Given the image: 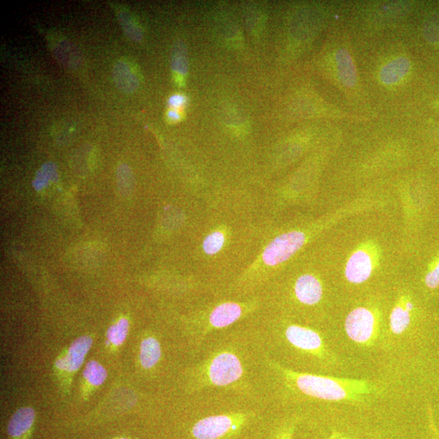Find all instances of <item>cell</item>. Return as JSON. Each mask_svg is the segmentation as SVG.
<instances>
[{
    "label": "cell",
    "instance_id": "cell-5",
    "mask_svg": "<svg viewBox=\"0 0 439 439\" xmlns=\"http://www.w3.org/2000/svg\"><path fill=\"white\" fill-rule=\"evenodd\" d=\"M305 236L302 232L293 231L276 238L268 245L263 253L264 262L268 265H277L292 257L303 246Z\"/></svg>",
    "mask_w": 439,
    "mask_h": 439
},
{
    "label": "cell",
    "instance_id": "cell-7",
    "mask_svg": "<svg viewBox=\"0 0 439 439\" xmlns=\"http://www.w3.org/2000/svg\"><path fill=\"white\" fill-rule=\"evenodd\" d=\"M243 309L236 303H224L217 306L208 315V323L203 331L208 333L209 331L221 330L236 323L242 318Z\"/></svg>",
    "mask_w": 439,
    "mask_h": 439
},
{
    "label": "cell",
    "instance_id": "cell-14",
    "mask_svg": "<svg viewBox=\"0 0 439 439\" xmlns=\"http://www.w3.org/2000/svg\"><path fill=\"white\" fill-rule=\"evenodd\" d=\"M35 412L32 407L20 408L10 420L8 432L10 436L19 437L29 430L34 421Z\"/></svg>",
    "mask_w": 439,
    "mask_h": 439
},
{
    "label": "cell",
    "instance_id": "cell-10",
    "mask_svg": "<svg viewBox=\"0 0 439 439\" xmlns=\"http://www.w3.org/2000/svg\"><path fill=\"white\" fill-rule=\"evenodd\" d=\"M372 269L369 254L363 251L356 252L352 255L346 264L345 276L351 283H363L370 277Z\"/></svg>",
    "mask_w": 439,
    "mask_h": 439
},
{
    "label": "cell",
    "instance_id": "cell-27",
    "mask_svg": "<svg viewBox=\"0 0 439 439\" xmlns=\"http://www.w3.org/2000/svg\"><path fill=\"white\" fill-rule=\"evenodd\" d=\"M168 119H170L171 121H180L181 119L180 112H178L177 109H171L168 111Z\"/></svg>",
    "mask_w": 439,
    "mask_h": 439
},
{
    "label": "cell",
    "instance_id": "cell-20",
    "mask_svg": "<svg viewBox=\"0 0 439 439\" xmlns=\"http://www.w3.org/2000/svg\"><path fill=\"white\" fill-rule=\"evenodd\" d=\"M423 34L428 43L439 44V12L433 13L426 20Z\"/></svg>",
    "mask_w": 439,
    "mask_h": 439
},
{
    "label": "cell",
    "instance_id": "cell-4",
    "mask_svg": "<svg viewBox=\"0 0 439 439\" xmlns=\"http://www.w3.org/2000/svg\"><path fill=\"white\" fill-rule=\"evenodd\" d=\"M284 337L288 343L296 350L320 360H325L330 356L323 337L313 330L290 325L285 329Z\"/></svg>",
    "mask_w": 439,
    "mask_h": 439
},
{
    "label": "cell",
    "instance_id": "cell-16",
    "mask_svg": "<svg viewBox=\"0 0 439 439\" xmlns=\"http://www.w3.org/2000/svg\"><path fill=\"white\" fill-rule=\"evenodd\" d=\"M412 311L405 308V299L392 310L390 316V326L393 334L400 335L405 333L412 323Z\"/></svg>",
    "mask_w": 439,
    "mask_h": 439
},
{
    "label": "cell",
    "instance_id": "cell-19",
    "mask_svg": "<svg viewBox=\"0 0 439 439\" xmlns=\"http://www.w3.org/2000/svg\"><path fill=\"white\" fill-rule=\"evenodd\" d=\"M119 19L120 20L121 27L123 29L127 36L130 38L132 40L139 42V41H140L142 38L141 29L139 25L136 24L135 20L131 18L130 15L128 13L123 11V10H120L119 13Z\"/></svg>",
    "mask_w": 439,
    "mask_h": 439
},
{
    "label": "cell",
    "instance_id": "cell-25",
    "mask_svg": "<svg viewBox=\"0 0 439 439\" xmlns=\"http://www.w3.org/2000/svg\"><path fill=\"white\" fill-rule=\"evenodd\" d=\"M425 283L430 289H435L439 285V260L435 268L426 276Z\"/></svg>",
    "mask_w": 439,
    "mask_h": 439
},
{
    "label": "cell",
    "instance_id": "cell-23",
    "mask_svg": "<svg viewBox=\"0 0 439 439\" xmlns=\"http://www.w3.org/2000/svg\"><path fill=\"white\" fill-rule=\"evenodd\" d=\"M224 243V234L216 231L209 234L204 240L203 248L204 252L208 255H214L221 251Z\"/></svg>",
    "mask_w": 439,
    "mask_h": 439
},
{
    "label": "cell",
    "instance_id": "cell-2",
    "mask_svg": "<svg viewBox=\"0 0 439 439\" xmlns=\"http://www.w3.org/2000/svg\"><path fill=\"white\" fill-rule=\"evenodd\" d=\"M244 370L243 360L236 352L228 349L217 351L198 367V389L238 384Z\"/></svg>",
    "mask_w": 439,
    "mask_h": 439
},
{
    "label": "cell",
    "instance_id": "cell-8",
    "mask_svg": "<svg viewBox=\"0 0 439 439\" xmlns=\"http://www.w3.org/2000/svg\"><path fill=\"white\" fill-rule=\"evenodd\" d=\"M92 339L89 336L76 339L70 346L68 353L62 359L56 361L58 369L74 372L83 365L85 356L91 348Z\"/></svg>",
    "mask_w": 439,
    "mask_h": 439
},
{
    "label": "cell",
    "instance_id": "cell-29",
    "mask_svg": "<svg viewBox=\"0 0 439 439\" xmlns=\"http://www.w3.org/2000/svg\"><path fill=\"white\" fill-rule=\"evenodd\" d=\"M292 430L285 431L281 435L280 439H292Z\"/></svg>",
    "mask_w": 439,
    "mask_h": 439
},
{
    "label": "cell",
    "instance_id": "cell-1",
    "mask_svg": "<svg viewBox=\"0 0 439 439\" xmlns=\"http://www.w3.org/2000/svg\"><path fill=\"white\" fill-rule=\"evenodd\" d=\"M274 370L289 389L316 400L363 402L379 392V386L366 380L306 374L278 364L274 365Z\"/></svg>",
    "mask_w": 439,
    "mask_h": 439
},
{
    "label": "cell",
    "instance_id": "cell-13",
    "mask_svg": "<svg viewBox=\"0 0 439 439\" xmlns=\"http://www.w3.org/2000/svg\"><path fill=\"white\" fill-rule=\"evenodd\" d=\"M114 79L120 90L126 93H133L140 86L139 79L134 69L128 62L121 60L117 62L114 68Z\"/></svg>",
    "mask_w": 439,
    "mask_h": 439
},
{
    "label": "cell",
    "instance_id": "cell-3",
    "mask_svg": "<svg viewBox=\"0 0 439 439\" xmlns=\"http://www.w3.org/2000/svg\"><path fill=\"white\" fill-rule=\"evenodd\" d=\"M345 330L349 338L362 346L374 344L380 335L379 316L367 308H357L346 316Z\"/></svg>",
    "mask_w": 439,
    "mask_h": 439
},
{
    "label": "cell",
    "instance_id": "cell-12",
    "mask_svg": "<svg viewBox=\"0 0 439 439\" xmlns=\"http://www.w3.org/2000/svg\"><path fill=\"white\" fill-rule=\"evenodd\" d=\"M335 64L339 79L346 88H354L357 81V71L353 59L348 50L339 49L335 54Z\"/></svg>",
    "mask_w": 439,
    "mask_h": 439
},
{
    "label": "cell",
    "instance_id": "cell-26",
    "mask_svg": "<svg viewBox=\"0 0 439 439\" xmlns=\"http://www.w3.org/2000/svg\"><path fill=\"white\" fill-rule=\"evenodd\" d=\"M187 98L182 95H175L170 97L168 100V105H170L172 109H177L182 108V107L186 104Z\"/></svg>",
    "mask_w": 439,
    "mask_h": 439
},
{
    "label": "cell",
    "instance_id": "cell-24",
    "mask_svg": "<svg viewBox=\"0 0 439 439\" xmlns=\"http://www.w3.org/2000/svg\"><path fill=\"white\" fill-rule=\"evenodd\" d=\"M117 177H119V184L121 192L128 193L132 185V175L129 167L125 165L121 166L117 172Z\"/></svg>",
    "mask_w": 439,
    "mask_h": 439
},
{
    "label": "cell",
    "instance_id": "cell-30",
    "mask_svg": "<svg viewBox=\"0 0 439 439\" xmlns=\"http://www.w3.org/2000/svg\"><path fill=\"white\" fill-rule=\"evenodd\" d=\"M121 439H125V438H121Z\"/></svg>",
    "mask_w": 439,
    "mask_h": 439
},
{
    "label": "cell",
    "instance_id": "cell-28",
    "mask_svg": "<svg viewBox=\"0 0 439 439\" xmlns=\"http://www.w3.org/2000/svg\"><path fill=\"white\" fill-rule=\"evenodd\" d=\"M329 439H352L349 436H346L343 433L340 432H334L332 433Z\"/></svg>",
    "mask_w": 439,
    "mask_h": 439
},
{
    "label": "cell",
    "instance_id": "cell-21",
    "mask_svg": "<svg viewBox=\"0 0 439 439\" xmlns=\"http://www.w3.org/2000/svg\"><path fill=\"white\" fill-rule=\"evenodd\" d=\"M129 323L126 319H121L116 325L111 326L107 333L109 340L114 345H121L128 335Z\"/></svg>",
    "mask_w": 439,
    "mask_h": 439
},
{
    "label": "cell",
    "instance_id": "cell-15",
    "mask_svg": "<svg viewBox=\"0 0 439 439\" xmlns=\"http://www.w3.org/2000/svg\"><path fill=\"white\" fill-rule=\"evenodd\" d=\"M161 357V348L159 342L153 337L142 342L140 346V362L146 370L151 369Z\"/></svg>",
    "mask_w": 439,
    "mask_h": 439
},
{
    "label": "cell",
    "instance_id": "cell-18",
    "mask_svg": "<svg viewBox=\"0 0 439 439\" xmlns=\"http://www.w3.org/2000/svg\"><path fill=\"white\" fill-rule=\"evenodd\" d=\"M83 375L90 384L95 386L103 384L107 376H108L104 367L94 360L88 362L86 365Z\"/></svg>",
    "mask_w": 439,
    "mask_h": 439
},
{
    "label": "cell",
    "instance_id": "cell-17",
    "mask_svg": "<svg viewBox=\"0 0 439 439\" xmlns=\"http://www.w3.org/2000/svg\"><path fill=\"white\" fill-rule=\"evenodd\" d=\"M58 177L56 167L53 163H47L38 172L36 177L33 182V186L37 191L43 190L50 182H55Z\"/></svg>",
    "mask_w": 439,
    "mask_h": 439
},
{
    "label": "cell",
    "instance_id": "cell-22",
    "mask_svg": "<svg viewBox=\"0 0 439 439\" xmlns=\"http://www.w3.org/2000/svg\"><path fill=\"white\" fill-rule=\"evenodd\" d=\"M173 69L177 76H185L187 73V58L185 47L178 43L173 55Z\"/></svg>",
    "mask_w": 439,
    "mask_h": 439
},
{
    "label": "cell",
    "instance_id": "cell-9",
    "mask_svg": "<svg viewBox=\"0 0 439 439\" xmlns=\"http://www.w3.org/2000/svg\"><path fill=\"white\" fill-rule=\"evenodd\" d=\"M296 298L306 305L318 304L323 298V289L320 281L313 275L301 276L295 285Z\"/></svg>",
    "mask_w": 439,
    "mask_h": 439
},
{
    "label": "cell",
    "instance_id": "cell-11",
    "mask_svg": "<svg viewBox=\"0 0 439 439\" xmlns=\"http://www.w3.org/2000/svg\"><path fill=\"white\" fill-rule=\"evenodd\" d=\"M412 68L411 61L403 56L386 64L379 73V79L386 86L396 85L405 79Z\"/></svg>",
    "mask_w": 439,
    "mask_h": 439
},
{
    "label": "cell",
    "instance_id": "cell-6",
    "mask_svg": "<svg viewBox=\"0 0 439 439\" xmlns=\"http://www.w3.org/2000/svg\"><path fill=\"white\" fill-rule=\"evenodd\" d=\"M241 415H216L203 418L192 428L197 439H219L237 428Z\"/></svg>",
    "mask_w": 439,
    "mask_h": 439
}]
</instances>
